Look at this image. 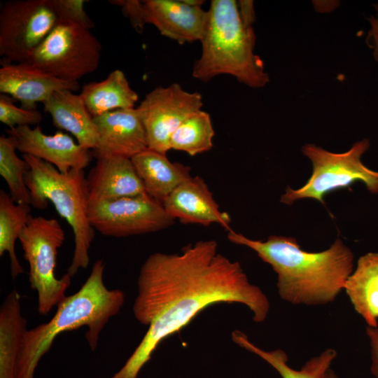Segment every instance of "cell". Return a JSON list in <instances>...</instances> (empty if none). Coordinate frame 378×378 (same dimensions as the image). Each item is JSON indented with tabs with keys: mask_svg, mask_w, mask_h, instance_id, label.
<instances>
[{
	"mask_svg": "<svg viewBox=\"0 0 378 378\" xmlns=\"http://www.w3.org/2000/svg\"><path fill=\"white\" fill-rule=\"evenodd\" d=\"M133 305L147 332L125 365L110 378H137L158 345L217 303H240L261 323L270 310L266 295L251 284L240 263L218 251L214 239L186 246L180 253H154L141 267Z\"/></svg>",
	"mask_w": 378,
	"mask_h": 378,
	"instance_id": "obj_1",
	"label": "cell"
},
{
	"mask_svg": "<svg viewBox=\"0 0 378 378\" xmlns=\"http://www.w3.org/2000/svg\"><path fill=\"white\" fill-rule=\"evenodd\" d=\"M231 242L253 250L277 275L279 297L293 304L323 305L344 290L354 271V254L337 238L326 250L308 252L290 237L271 235L266 241L251 239L227 230Z\"/></svg>",
	"mask_w": 378,
	"mask_h": 378,
	"instance_id": "obj_2",
	"label": "cell"
},
{
	"mask_svg": "<svg viewBox=\"0 0 378 378\" xmlns=\"http://www.w3.org/2000/svg\"><path fill=\"white\" fill-rule=\"evenodd\" d=\"M105 265L97 260L81 288L66 296L47 323L27 330L22 341L16 366V378H34L40 359L49 351L59 334L88 326L85 338L92 351L109 319L122 307L125 294L119 289H108L103 280Z\"/></svg>",
	"mask_w": 378,
	"mask_h": 378,
	"instance_id": "obj_3",
	"label": "cell"
},
{
	"mask_svg": "<svg viewBox=\"0 0 378 378\" xmlns=\"http://www.w3.org/2000/svg\"><path fill=\"white\" fill-rule=\"evenodd\" d=\"M200 41L202 53L192 76L207 82L219 75H230L248 87L260 88L270 81L262 59L255 54V35L239 15L237 1L212 0Z\"/></svg>",
	"mask_w": 378,
	"mask_h": 378,
	"instance_id": "obj_4",
	"label": "cell"
},
{
	"mask_svg": "<svg viewBox=\"0 0 378 378\" xmlns=\"http://www.w3.org/2000/svg\"><path fill=\"white\" fill-rule=\"evenodd\" d=\"M29 169L25 183L31 205L44 209L52 202L57 213L72 228L74 251L67 274L71 277L90 262L89 250L94 238V229L89 216L87 181L84 169L60 172L55 166L29 155H22Z\"/></svg>",
	"mask_w": 378,
	"mask_h": 378,
	"instance_id": "obj_5",
	"label": "cell"
},
{
	"mask_svg": "<svg viewBox=\"0 0 378 378\" xmlns=\"http://www.w3.org/2000/svg\"><path fill=\"white\" fill-rule=\"evenodd\" d=\"M369 147L367 139L356 142L349 150L342 153H332L314 144H305L302 152L312 163V175L298 189L287 187L280 202L292 204L296 200L310 198L325 204L327 194L348 188L356 181L363 183L370 192L378 194V172L369 169L361 162V156Z\"/></svg>",
	"mask_w": 378,
	"mask_h": 378,
	"instance_id": "obj_6",
	"label": "cell"
},
{
	"mask_svg": "<svg viewBox=\"0 0 378 378\" xmlns=\"http://www.w3.org/2000/svg\"><path fill=\"white\" fill-rule=\"evenodd\" d=\"M18 239L29 264L30 286L37 292L38 312L46 315L64 299L71 285L69 274L60 279L55 275L57 251L65 240L64 231L55 218L31 216Z\"/></svg>",
	"mask_w": 378,
	"mask_h": 378,
	"instance_id": "obj_7",
	"label": "cell"
},
{
	"mask_svg": "<svg viewBox=\"0 0 378 378\" xmlns=\"http://www.w3.org/2000/svg\"><path fill=\"white\" fill-rule=\"evenodd\" d=\"M101 50L99 41L90 29L58 22L27 63L57 78L78 81L97 69Z\"/></svg>",
	"mask_w": 378,
	"mask_h": 378,
	"instance_id": "obj_8",
	"label": "cell"
},
{
	"mask_svg": "<svg viewBox=\"0 0 378 378\" xmlns=\"http://www.w3.org/2000/svg\"><path fill=\"white\" fill-rule=\"evenodd\" d=\"M48 0H11L0 9V55L8 62H27L57 24Z\"/></svg>",
	"mask_w": 378,
	"mask_h": 378,
	"instance_id": "obj_9",
	"label": "cell"
},
{
	"mask_svg": "<svg viewBox=\"0 0 378 378\" xmlns=\"http://www.w3.org/2000/svg\"><path fill=\"white\" fill-rule=\"evenodd\" d=\"M88 216L94 230L114 237L155 232L175 220L162 202L147 193L90 205Z\"/></svg>",
	"mask_w": 378,
	"mask_h": 378,
	"instance_id": "obj_10",
	"label": "cell"
},
{
	"mask_svg": "<svg viewBox=\"0 0 378 378\" xmlns=\"http://www.w3.org/2000/svg\"><path fill=\"white\" fill-rule=\"evenodd\" d=\"M202 106L200 92L186 91L177 83L167 87L159 85L149 92L136 107L148 148L166 155L170 150L172 134Z\"/></svg>",
	"mask_w": 378,
	"mask_h": 378,
	"instance_id": "obj_11",
	"label": "cell"
},
{
	"mask_svg": "<svg viewBox=\"0 0 378 378\" xmlns=\"http://www.w3.org/2000/svg\"><path fill=\"white\" fill-rule=\"evenodd\" d=\"M17 150L29 155L55 166L60 172L71 169H84L92 159V153L67 134L57 131L53 135L43 132L39 125L19 126L6 130Z\"/></svg>",
	"mask_w": 378,
	"mask_h": 378,
	"instance_id": "obj_12",
	"label": "cell"
},
{
	"mask_svg": "<svg viewBox=\"0 0 378 378\" xmlns=\"http://www.w3.org/2000/svg\"><path fill=\"white\" fill-rule=\"evenodd\" d=\"M99 139L92 150L96 158H132L148 148L144 127L136 108L118 109L94 117Z\"/></svg>",
	"mask_w": 378,
	"mask_h": 378,
	"instance_id": "obj_13",
	"label": "cell"
},
{
	"mask_svg": "<svg viewBox=\"0 0 378 378\" xmlns=\"http://www.w3.org/2000/svg\"><path fill=\"white\" fill-rule=\"evenodd\" d=\"M78 81L57 78L27 62H3L0 68V92L19 101L23 108L36 109L56 91L78 90Z\"/></svg>",
	"mask_w": 378,
	"mask_h": 378,
	"instance_id": "obj_14",
	"label": "cell"
},
{
	"mask_svg": "<svg viewBox=\"0 0 378 378\" xmlns=\"http://www.w3.org/2000/svg\"><path fill=\"white\" fill-rule=\"evenodd\" d=\"M142 18L160 33L179 44L200 41L206 27L208 12L190 6L181 0H144Z\"/></svg>",
	"mask_w": 378,
	"mask_h": 378,
	"instance_id": "obj_15",
	"label": "cell"
},
{
	"mask_svg": "<svg viewBox=\"0 0 378 378\" xmlns=\"http://www.w3.org/2000/svg\"><path fill=\"white\" fill-rule=\"evenodd\" d=\"M166 211L184 224L209 226L216 223L230 230V215L221 211L207 184L200 176H190L162 202Z\"/></svg>",
	"mask_w": 378,
	"mask_h": 378,
	"instance_id": "obj_16",
	"label": "cell"
},
{
	"mask_svg": "<svg viewBox=\"0 0 378 378\" xmlns=\"http://www.w3.org/2000/svg\"><path fill=\"white\" fill-rule=\"evenodd\" d=\"M86 181L89 206L146 193L131 158L125 157L97 158Z\"/></svg>",
	"mask_w": 378,
	"mask_h": 378,
	"instance_id": "obj_17",
	"label": "cell"
},
{
	"mask_svg": "<svg viewBox=\"0 0 378 378\" xmlns=\"http://www.w3.org/2000/svg\"><path fill=\"white\" fill-rule=\"evenodd\" d=\"M43 108L54 126L71 133L80 146L88 150L97 147L98 132L80 94L68 90L56 91L43 103Z\"/></svg>",
	"mask_w": 378,
	"mask_h": 378,
	"instance_id": "obj_18",
	"label": "cell"
},
{
	"mask_svg": "<svg viewBox=\"0 0 378 378\" xmlns=\"http://www.w3.org/2000/svg\"><path fill=\"white\" fill-rule=\"evenodd\" d=\"M131 160L146 193L160 202L192 176L189 166L172 162L166 155L149 148L136 154Z\"/></svg>",
	"mask_w": 378,
	"mask_h": 378,
	"instance_id": "obj_19",
	"label": "cell"
},
{
	"mask_svg": "<svg viewBox=\"0 0 378 378\" xmlns=\"http://www.w3.org/2000/svg\"><path fill=\"white\" fill-rule=\"evenodd\" d=\"M344 290L368 327H378V253H368L359 258Z\"/></svg>",
	"mask_w": 378,
	"mask_h": 378,
	"instance_id": "obj_20",
	"label": "cell"
},
{
	"mask_svg": "<svg viewBox=\"0 0 378 378\" xmlns=\"http://www.w3.org/2000/svg\"><path fill=\"white\" fill-rule=\"evenodd\" d=\"M80 95L93 118L118 109L134 108L139 99L120 69L113 70L101 81L85 84Z\"/></svg>",
	"mask_w": 378,
	"mask_h": 378,
	"instance_id": "obj_21",
	"label": "cell"
},
{
	"mask_svg": "<svg viewBox=\"0 0 378 378\" xmlns=\"http://www.w3.org/2000/svg\"><path fill=\"white\" fill-rule=\"evenodd\" d=\"M27 323L20 296L12 290L0 308V378H16V366Z\"/></svg>",
	"mask_w": 378,
	"mask_h": 378,
	"instance_id": "obj_22",
	"label": "cell"
},
{
	"mask_svg": "<svg viewBox=\"0 0 378 378\" xmlns=\"http://www.w3.org/2000/svg\"><path fill=\"white\" fill-rule=\"evenodd\" d=\"M231 336L234 343L260 356L282 378H324L337 357V351L329 348L310 358L300 370H295L288 365L287 354L283 350L265 351L251 342L247 335L239 330H234Z\"/></svg>",
	"mask_w": 378,
	"mask_h": 378,
	"instance_id": "obj_23",
	"label": "cell"
},
{
	"mask_svg": "<svg viewBox=\"0 0 378 378\" xmlns=\"http://www.w3.org/2000/svg\"><path fill=\"white\" fill-rule=\"evenodd\" d=\"M30 212V204L16 203L9 193L0 190V255L8 253L13 279L24 272L15 245L31 216Z\"/></svg>",
	"mask_w": 378,
	"mask_h": 378,
	"instance_id": "obj_24",
	"label": "cell"
},
{
	"mask_svg": "<svg viewBox=\"0 0 378 378\" xmlns=\"http://www.w3.org/2000/svg\"><path fill=\"white\" fill-rule=\"evenodd\" d=\"M214 129L210 114L199 110L186 118L172 134L170 150L183 151L195 156L213 147Z\"/></svg>",
	"mask_w": 378,
	"mask_h": 378,
	"instance_id": "obj_25",
	"label": "cell"
},
{
	"mask_svg": "<svg viewBox=\"0 0 378 378\" xmlns=\"http://www.w3.org/2000/svg\"><path fill=\"white\" fill-rule=\"evenodd\" d=\"M16 150L10 136L5 134L0 136V174L13 200L16 203L30 204V194L25 183L29 165L25 160L18 156Z\"/></svg>",
	"mask_w": 378,
	"mask_h": 378,
	"instance_id": "obj_26",
	"label": "cell"
},
{
	"mask_svg": "<svg viewBox=\"0 0 378 378\" xmlns=\"http://www.w3.org/2000/svg\"><path fill=\"white\" fill-rule=\"evenodd\" d=\"M43 119L37 109L17 106L13 99L6 94H0V121L8 129L19 126L38 125Z\"/></svg>",
	"mask_w": 378,
	"mask_h": 378,
	"instance_id": "obj_27",
	"label": "cell"
},
{
	"mask_svg": "<svg viewBox=\"0 0 378 378\" xmlns=\"http://www.w3.org/2000/svg\"><path fill=\"white\" fill-rule=\"evenodd\" d=\"M51 9L57 17L58 22L78 24L90 29L94 27L92 19L86 13L84 0H48Z\"/></svg>",
	"mask_w": 378,
	"mask_h": 378,
	"instance_id": "obj_28",
	"label": "cell"
},
{
	"mask_svg": "<svg viewBox=\"0 0 378 378\" xmlns=\"http://www.w3.org/2000/svg\"><path fill=\"white\" fill-rule=\"evenodd\" d=\"M109 3L120 7L123 15L127 17L137 33L144 31V22L142 18V3L139 0H113Z\"/></svg>",
	"mask_w": 378,
	"mask_h": 378,
	"instance_id": "obj_29",
	"label": "cell"
},
{
	"mask_svg": "<svg viewBox=\"0 0 378 378\" xmlns=\"http://www.w3.org/2000/svg\"><path fill=\"white\" fill-rule=\"evenodd\" d=\"M375 14L369 19L370 29L367 35V43L372 50V55L378 62V3L374 5Z\"/></svg>",
	"mask_w": 378,
	"mask_h": 378,
	"instance_id": "obj_30",
	"label": "cell"
},
{
	"mask_svg": "<svg viewBox=\"0 0 378 378\" xmlns=\"http://www.w3.org/2000/svg\"><path fill=\"white\" fill-rule=\"evenodd\" d=\"M366 333L369 338L371 351L370 370L375 378H378V327H367Z\"/></svg>",
	"mask_w": 378,
	"mask_h": 378,
	"instance_id": "obj_31",
	"label": "cell"
},
{
	"mask_svg": "<svg viewBox=\"0 0 378 378\" xmlns=\"http://www.w3.org/2000/svg\"><path fill=\"white\" fill-rule=\"evenodd\" d=\"M237 10L242 22L247 27H253L255 22V11L253 1L239 0L237 1Z\"/></svg>",
	"mask_w": 378,
	"mask_h": 378,
	"instance_id": "obj_32",
	"label": "cell"
},
{
	"mask_svg": "<svg viewBox=\"0 0 378 378\" xmlns=\"http://www.w3.org/2000/svg\"><path fill=\"white\" fill-rule=\"evenodd\" d=\"M324 378H339L336 373L330 368L326 373Z\"/></svg>",
	"mask_w": 378,
	"mask_h": 378,
	"instance_id": "obj_33",
	"label": "cell"
}]
</instances>
